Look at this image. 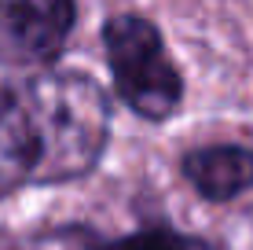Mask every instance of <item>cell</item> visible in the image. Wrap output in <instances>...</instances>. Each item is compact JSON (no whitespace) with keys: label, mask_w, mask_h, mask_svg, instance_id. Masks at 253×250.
<instances>
[{"label":"cell","mask_w":253,"mask_h":250,"mask_svg":"<svg viewBox=\"0 0 253 250\" xmlns=\"http://www.w3.org/2000/svg\"><path fill=\"white\" fill-rule=\"evenodd\" d=\"M110 250H213L202 239H191V236H180V232H169V228H151V232H136V236L121 239Z\"/></svg>","instance_id":"8992f818"},{"label":"cell","mask_w":253,"mask_h":250,"mask_svg":"<svg viewBox=\"0 0 253 250\" xmlns=\"http://www.w3.org/2000/svg\"><path fill=\"white\" fill-rule=\"evenodd\" d=\"M33 177V148L19 89L0 85V199Z\"/></svg>","instance_id":"5b68a950"},{"label":"cell","mask_w":253,"mask_h":250,"mask_svg":"<svg viewBox=\"0 0 253 250\" xmlns=\"http://www.w3.org/2000/svg\"><path fill=\"white\" fill-rule=\"evenodd\" d=\"M184 177L195 184L198 195L213 202L235 199L253 184V151L235 148V144L198 148L184 158Z\"/></svg>","instance_id":"277c9868"},{"label":"cell","mask_w":253,"mask_h":250,"mask_svg":"<svg viewBox=\"0 0 253 250\" xmlns=\"http://www.w3.org/2000/svg\"><path fill=\"white\" fill-rule=\"evenodd\" d=\"M0 250H74V243H66V239H22L0 232Z\"/></svg>","instance_id":"52a82bcc"},{"label":"cell","mask_w":253,"mask_h":250,"mask_svg":"<svg viewBox=\"0 0 253 250\" xmlns=\"http://www.w3.org/2000/svg\"><path fill=\"white\" fill-rule=\"evenodd\" d=\"M103 41H107V59L121 100L143 118H169L184 96V85L158 30L147 19L118 15L103 30Z\"/></svg>","instance_id":"7a4b0ae2"},{"label":"cell","mask_w":253,"mask_h":250,"mask_svg":"<svg viewBox=\"0 0 253 250\" xmlns=\"http://www.w3.org/2000/svg\"><path fill=\"white\" fill-rule=\"evenodd\" d=\"M74 26V0H4L0 48L15 63H48L66 45Z\"/></svg>","instance_id":"3957f363"},{"label":"cell","mask_w":253,"mask_h":250,"mask_svg":"<svg viewBox=\"0 0 253 250\" xmlns=\"http://www.w3.org/2000/svg\"><path fill=\"white\" fill-rule=\"evenodd\" d=\"M33 148V184H63L99 162L110 133V107L88 74L48 70L19 89Z\"/></svg>","instance_id":"6da1fadb"}]
</instances>
